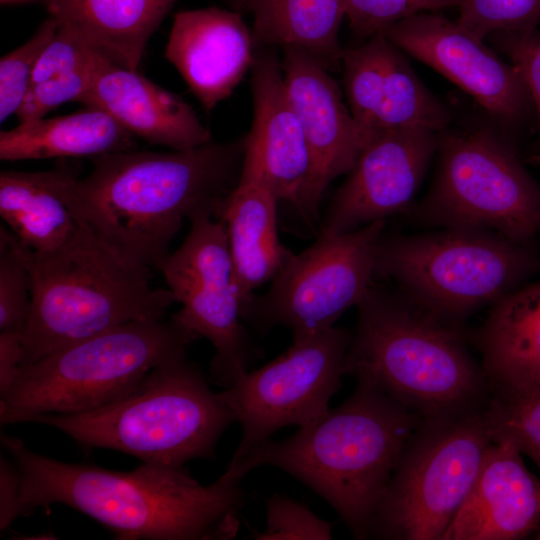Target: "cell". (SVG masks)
I'll use <instances>...</instances> for the list:
<instances>
[{"instance_id": "obj_1", "label": "cell", "mask_w": 540, "mask_h": 540, "mask_svg": "<svg viewBox=\"0 0 540 540\" xmlns=\"http://www.w3.org/2000/svg\"><path fill=\"white\" fill-rule=\"evenodd\" d=\"M245 138L173 152L129 150L92 159L87 176L63 170L74 216L131 261L160 266L185 220L218 218L242 173Z\"/></svg>"}, {"instance_id": "obj_2", "label": "cell", "mask_w": 540, "mask_h": 540, "mask_svg": "<svg viewBox=\"0 0 540 540\" xmlns=\"http://www.w3.org/2000/svg\"><path fill=\"white\" fill-rule=\"evenodd\" d=\"M15 465L26 515L61 504L91 517L118 540L231 539L245 503L240 482L223 474L203 486L183 466L143 463L131 471L66 463L1 434Z\"/></svg>"}, {"instance_id": "obj_3", "label": "cell", "mask_w": 540, "mask_h": 540, "mask_svg": "<svg viewBox=\"0 0 540 540\" xmlns=\"http://www.w3.org/2000/svg\"><path fill=\"white\" fill-rule=\"evenodd\" d=\"M422 418L366 380L314 422L280 441L265 440L229 462L232 481L260 466L292 475L338 513L356 539L373 521L403 449Z\"/></svg>"}, {"instance_id": "obj_4", "label": "cell", "mask_w": 540, "mask_h": 540, "mask_svg": "<svg viewBox=\"0 0 540 540\" xmlns=\"http://www.w3.org/2000/svg\"><path fill=\"white\" fill-rule=\"evenodd\" d=\"M357 308L344 375L372 383L422 419L485 406L489 380L458 325L373 285Z\"/></svg>"}, {"instance_id": "obj_5", "label": "cell", "mask_w": 540, "mask_h": 540, "mask_svg": "<svg viewBox=\"0 0 540 540\" xmlns=\"http://www.w3.org/2000/svg\"><path fill=\"white\" fill-rule=\"evenodd\" d=\"M79 221L56 249L26 247L31 313L21 335V365L132 321H159L176 303L150 284V268L126 258Z\"/></svg>"}, {"instance_id": "obj_6", "label": "cell", "mask_w": 540, "mask_h": 540, "mask_svg": "<svg viewBox=\"0 0 540 540\" xmlns=\"http://www.w3.org/2000/svg\"><path fill=\"white\" fill-rule=\"evenodd\" d=\"M26 422L56 428L83 447L120 451L143 463L183 466L213 458L235 418L185 354L153 368L117 402L78 414L29 415L20 421Z\"/></svg>"}, {"instance_id": "obj_7", "label": "cell", "mask_w": 540, "mask_h": 540, "mask_svg": "<svg viewBox=\"0 0 540 540\" xmlns=\"http://www.w3.org/2000/svg\"><path fill=\"white\" fill-rule=\"evenodd\" d=\"M197 337L168 321H132L19 368L1 392V424L34 414H78L132 393L156 366L186 354Z\"/></svg>"}, {"instance_id": "obj_8", "label": "cell", "mask_w": 540, "mask_h": 540, "mask_svg": "<svg viewBox=\"0 0 540 540\" xmlns=\"http://www.w3.org/2000/svg\"><path fill=\"white\" fill-rule=\"evenodd\" d=\"M540 272L530 243L478 228L381 236L374 277L388 278L399 292L437 318L457 325L492 306Z\"/></svg>"}, {"instance_id": "obj_9", "label": "cell", "mask_w": 540, "mask_h": 540, "mask_svg": "<svg viewBox=\"0 0 540 540\" xmlns=\"http://www.w3.org/2000/svg\"><path fill=\"white\" fill-rule=\"evenodd\" d=\"M492 442L484 407L422 419L392 473L370 537L442 540Z\"/></svg>"}, {"instance_id": "obj_10", "label": "cell", "mask_w": 540, "mask_h": 540, "mask_svg": "<svg viewBox=\"0 0 540 540\" xmlns=\"http://www.w3.org/2000/svg\"><path fill=\"white\" fill-rule=\"evenodd\" d=\"M435 179L415 212L423 224L478 228L530 243L540 187L514 150L486 131L440 132Z\"/></svg>"}, {"instance_id": "obj_11", "label": "cell", "mask_w": 540, "mask_h": 540, "mask_svg": "<svg viewBox=\"0 0 540 540\" xmlns=\"http://www.w3.org/2000/svg\"><path fill=\"white\" fill-rule=\"evenodd\" d=\"M385 226L386 220H378L342 234H319L291 257L264 295H253L243 320L260 332L284 326L293 340L333 327L372 286Z\"/></svg>"}, {"instance_id": "obj_12", "label": "cell", "mask_w": 540, "mask_h": 540, "mask_svg": "<svg viewBox=\"0 0 540 540\" xmlns=\"http://www.w3.org/2000/svg\"><path fill=\"white\" fill-rule=\"evenodd\" d=\"M181 246L160 266L181 309L172 318L210 341V376L228 387L248 371L257 351L242 323V302L224 222L209 211L194 215Z\"/></svg>"}, {"instance_id": "obj_13", "label": "cell", "mask_w": 540, "mask_h": 540, "mask_svg": "<svg viewBox=\"0 0 540 540\" xmlns=\"http://www.w3.org/2000/svg\"><path fill=\"white\" fill-rule=\"evenodd\" d=\"M350 338L347 329L333 326L293 340L277 358L217 393L242 429L230 462L282 427L306 426L329 410L341 386Z\"/></svg>"}, {"instance_id": "obj_14", "label": "cell", "mask_w": 540, "mask_h": 540, "mask_svg": "<svg viewBox=\"0 0 540 540\" xmlns=\"http://www.w3.org/2000/svg\"><path fill=\"white\" fill-rule=\"evenodd\" d=\"M439 134L404 127L370 135L333 196L320 234L350 232L406 211L437 152Z\"/></svg>"}, {"instance_id": "obj_15", "label": "cell", "mask_w": 540, "mask_h": 540, "mask_svg": "<svg viewBox=\"0 0 540 540\" xmlns=\"http://www.w3.org/2000/svg\"><path fill=\"white\" fill-rule=\"evenodd\" d=\"M382 34L459 86L495 118L516 121L532 103L517 69L458 21L423 12L398 21Z\"/></svg>"}, {"instance_id": "obj_16", "label": "cell", "mask_w": 540, "mask_h": 540, "mask_svg": "<svg viewBox=\"0 0 540 540\" xmlns=\"http://www.w3.org/2000/svg\"><path fill=\"white\" fill-rule=\"evenodd\" d=\"M281 61L290 101L302 125L312 160L310 179L295 210L313 227L328 185L353 167L367 137L344 102L328 68L309 53L284 48Z\"/></svg>"}, {"instance_id": "obj_17", "label": "cell", "mask_w": 540, "mask_h": 540, "mask_svg": "<svg viewBox=\"0 0 540 540\" xmlns=\"http://www.w3.org/2000/svg\"><path fill=\"white\" fill-rule=\"evenodd\" d=\"M346 103L369 137L382 130L424 127L442 132L451 114L420 81L401 49L379 33L341 56Z\"/></svg>"}, {"instance_id": "obj_18", "label": "cell", "mask_w": 540, "mask_h": 540, "mask_svg": "<svg viewBox=\"0 0 540 540\" xmlns=\"http://www.w3.org/2000/svg\"><path fill=\"white\" fill-rule=\"evenodd\" d=\"M253 119L245 136L241 178L268 189L295 209L312 171L306 137L290 101L281 61L255 53L251 67Z\"/></svg>"}, {"instance_id": "obj_19", "label": "cell", "mask_w": 540, "mask_h": 540, "mask_svg": "<svg viewBox=\"0 0 540 540\" xmlns=\"http://www.w3.org/2000/svg\"><path fill=\"white\" fill-rule=\"evenodd\" d=\"M254 49L251 30L239 12L207 7L175 14L164 56L211 111L251 69Z\"/></svg>"}, {"instance_id": "obj_20", "label": "cell", "mask_w": 540, "mask_h": 540, "mask_svg": "<svg viewBox=\"0 0 540 540\" xmlns=\"http://www.w3.org/2000/svg\"><path fill=\"white\" fill-rule=\"evenodd\" d=\"M509 441H493L442 540L522 539L540 525V477Z\"/></svg>"}, {"instance_id": "obj_21", "label": "cell", "mask_w": 540, "mask_h": 540, "mask_svg": "<svg viewBox=\"0 0 540 540\" xmlns=\"http://www.w3.org/2000/svg\"><path fill=\"white\" fill-rule=\"evenodd\" d=\"M79 102L106 112L132 135L151 144L180 151L212 141L190 104L138 71L110 64Z\"/></svg>"}, {"instance_id": "obj_22", "label": "cell", "mask_w": 540, "mask_h": 540, "mask_svg": "<svg viewBox=\"0 0 540 540\" xmlns=\"http://www.w3.org/2000/svg\"><path fill=\"white\" fill-rule=\"evenodd\" d=\"M474 337L490 385L540 389V280L492 305Z\"/></svg>"}, {"instance_id": "obj_23", "label": "cell", "mask_w": 540, "mask_h": 540, "mask_svg": "<svg viewBox=\"0 0 540 540\" xmlns=\"http://www.w3.org/2000/svg\"><path fill=\"white\" fill-rule=\"evenodd\" d=\"M176 0H45L47 11L112 64L138 71Z\"/></svg>"}, {"instance_id": "obj_24", "label": "cell", "mask_w": 540, "mask_h": 540, "mask_svg": "<svg viewBox=\"0 0 540 540\" xmlns=\"http://www.w3.org/2000/svg\"><path fill=\"white\" fill-rule=\"evenodd\" d=\"M277 203L263 185L240 179L218 217L226 227L242 310L254 290L273 280L294 255L278 235Z\"/></svg>"}, {"instance_id": "obj_25", "label": "cell", "mask_w": 540, "mask_h": 540, "mask_svg": "<svg viewBox=\"0 0 540 540\" xmlns=\"http://www.w3.org/2000/svg\"><path fill=\"white\" fill-rule=\"evenodd\" d=\"M135 136L106 112H79L19 122L0 133L2 161L90 157L136 149Z\"/></svg>"}, {"instance_id": "obj_26", "label": "cell", "mask_w": 540, "mask_h": 540, "mask_svg": "<svg viewBox=\"0 0 540 540\" xmlns=\"http://www.w3.org/2000/svg\"><path fill=\"white\" fill-rule=\"evenodd\" d=\"M63 168L42 172L0 173V215L8 229L32 251L65 243L79 221L62 193Z\"/></svg>"}, {"instance_id": "obj_27", "label": "cell", "mask_w": 540, "mask_h": 540, "mask_svg": "<svg viewBox=\"0 0 540 540\" xmlns=\"http://www.w3.org/2000/svg\"><path fill=\"white\" fill-rule=\"evenodd\" d=\"M255 49L280 46L301 49L327 68L341 62V23L345 0H250Z\"/></svg>"}, {"instance_id": "obj_28", "label": "cell", "mask_w": 540, "mask_h": 540, "mask_svg": "<svg viewBox=\"0 0 540 540\" xmlns=\"http://www.w3.org/2000/svg\"><path fill=\"white\" fill-rule=\"evenodd\" d=\"M484 415L492 441L511 442L540 471V389L512 390L490 385Z\"/></svg>"}, {"instance_id": "obj_29", "label": "cell", "mask_w": 540, "mask_h": 540, "mask_svg": "<svg viewBox=\"0 0 540 540\" xmlns=\"http://www.w3.org/2000/svg\"><path fill=\"white\" fill-rule=\"evenodd\" d=\"M31 313V275L26 246L0 228V331L22 335Z\"/></svg>"}, {"instance_id": "obj_30", "label": "cell", "mask_w": 540, "mask_h": 540, "mask_svg": "<svg viewBox=\"0 0 540 540\" xmlns=\"http://www.w3.org/2000/svg\"><path fill=\"white\" fill-rule=\"evenodd\" d=\"M110 64L102 55H97L85 64L31 85L16 114L19 122L42 118L66 102H79Z\"/></svg>"}, {"instance_id": "obj_31", "label": "cell", "mask_w": 540, "mask_h": 540, "mask_svg": "<svg viewBox=\"0 0 540 540\" xmlns=\"http://www.w3.org/2000/svg\"><path fill=\"white\" fill-rule=\"evenodd\" d=\"M58 22L47 18L35 34L0 59V122L17 114L30 88L40 55L53 39Z\"/></svg>"}, {"instance_id": "obj_32", "label": "cell", "mask_w": 540, "mask_h": 540, "mask_svg": "<svg viewBox=\"0 0 540 540\" xmlns=\"http://www.w3.org/2000/svg\"><path fill=\"white\" fill-rule=\"evenodd\" d=\"M458 22L483 39L494 32L523 34L540 23V0H460Z\"/></svg>"}, {"instance_id": "obj_33", "label": "cell", "mask_w": 540, "mask_h": 540, "mask_svg": "<svg viewBox=\"0 0 540 540\" xmlns=\"http://www.w3.org/2000/svg\"><path fill=\"white\" fill-rule=\"evenodd\" d=\"M266 527L254 530L257 540H329L332 525L314 514L307 506L281 494L265 499Z\"/></svg>"}, {"instance_id": "obj_34", "label": "cell", "mask_w": 540, "mask_h": 540, "mask_svg": "<svg viewBox=\"0 0 540 540\" xmlns=\"http://www.w3.org/2000/svg\"><path fill=\"white\" fill-rule=\"evenodd\" d=\"M459 3L460 0H345V10L351 29L370 38L412 15Z\"/></svg>"}, {"instance_id": "obj_35", "label": "cell", "mask_w": 540, "mask_h": 540, "mask_svg": "<svg viewBox=\"0 0 540 540\" xmlns=\"http://www.w3.org/2000/svg\"><path fill=\"white\" fill-rule=\"evenodd\" d=\"M518 36L510 45L511 58L529 92L540 132V31Z\"/></svg>"}, {"instance_id": "obj_36", "label": "cell", "mask_w": 540, "mask_h": 540, "mask_svg": "<svg viewBox=\"0 0 540 540\" xmlns=\"http://www.w3.org/2000/svg\"><path fill=\"white\" fill-rule=\"evenodd\" d=\"M0 530L7 529L19 516L26 515L20 503V481L12 461L0 460Z\"/></svg>"}, {"instance_id": "obj_37", "label": "cell", "mask_w": 540, "mask_h": 540, "mask_svg": "<svg viewBox=\"0 0 540 540\" xmlns=\"http://www.w3.org/2000/svg\"><path fill=\"white\" fill-rule=\"evenodd\" d=\"M21 358V334L0 332V393L13 382L19 371Z\"/></svg>"}, {"instance_id": "obj_38", "label": "cell", "mask_w": 540, "mask_h": 540, "mask_svg": "<svg viewBox=\"0 0 540 540\" xmlns=\"http://www.w3.org/2000/svg\"><path fill=\"white\" fill-rule=\"evenodd\" d=\"M235 8H245L250 0H231Z\"/></svg>"}, {"instance_id": "obj_39", "label": "cell", "mask_w": 540, "mask_h": 540, "mask_svg": "<svg viewBox=\"0 0 540 540\" xmlns=\"http://www.w3.org/2000/svg\"><path fill=\"white\" fill-rule=\"evenodd\" d=\"M536 539H539L540 540V527L538 528V532L536 534Z\"/></svg>"}, {"instance_id": "obj_40", "label": "cell", "mask_w": 540, "mask_h": 540, "mask_svg": "<svg viewBox=\"0 0 540 540\" xmlns=\"http://www.w3.org/2000/svg\"><path fill=\"white\" fill-rule=\"evenodd\" d=\"M539 224H540V222H539Z\"/></svg>"}]
</instances>
